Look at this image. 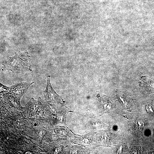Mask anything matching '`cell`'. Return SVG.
I'll use <instances>...</instances> for the list:
<instances>
[{
  "label": "cell",
  "instance_id": "4",
  "mask_svg": "<svg viewBox=\"0 0 154 154\" xmlns=\"http://www.w3.org/2000/svg\"><path fill=\"white\" fill-rule=\"evenodd\" d=\"M141 86H147V87L154 88V81L148 77H144L141 79Z\"/></svg>",
  "mask_w": 154,
  "mask_h": 154
},
{
  "label": "cell",
  "instance_id": "3",
  "mask_svg": "<svg viewBox=\"0 0 154 154\" xmlns=\"http://www.w3.org/2000/svg\"><path fill=\"white\" fill-rule=\"evenodd\" d=\"M50 76H47V85L44 92L45 99L47 103L51 105L62 104V99L53 89L50 82Z\"/></svg>",
  "mask_w": 154,
  "mask_h": 154
},
{
  "label": "cell",
  "instance_id": "6",
  "mask_svg": "<svg viewBox=\"0 0 154 154\" xmlns=\"http://www.w3.org/2000/svg\"><path fill=\"white\" fill-rule=\"evenodd\" d=\"M119 98L123 104L125 105H127L129 100L128 98L121 93L119 94Z\"/></svg>",
  "mask_w": 154,
  "mask_h": 154
},
{
  "label": "cell",
  "instance_id": "7",
  "mask_svg": "<svg viewBox=\"0 0 154 154\" xmlns=\"http://www.w3.org/2000/svg\"><path fill=\"white\" fill-rule=\"evenodd\" d=\"M146 109L147 111L149 113H153V109L152 107L149 104H148L146 106Z\"/></svg>",
  "mask_w": 154,
  "mask_h": 154
},
{
  "label": "cell",
  "instance_id": "2",
  "mask_svg": "<svg viewBox=\"0 0 154 154\" xmlns=\"http://www.w3.org/2000/svg\"><path fill=\"white\" fill-rule=\"evenodd\" d=\"M34 82H21L10 87H7L0 84L1 98L11 104H15L21 107L20 100Z\"/></svg>",
  "mask_w": 154,
  "mask_h": 154
},
{
  "label": "cell",
  "instance_id": "1",
  "mask_svg": "<svg viewBox=\"0 0 154 154\" xmlns=\"http://www.w3.org/2000/svg\"><path fill=\"white\" fill-rule=\"evenodd\" d=\"M3 70H9L19 74L32 71L30 57L27 52L15 53L13 57L2 63Z\"/></svg>",
  "mask_w": 154,
  "mask_h": 154
},
{
  "label": "cell",
  "instance_id": "5",
  "mask_svg": "<svg viewBox=\"0 0 154 154\" xmlns=\"http://www.w3.org/2000/svg\"><path fill=\"white\" fill-rule=\"evenodd\" d=\"M134 125L135 130L139 131L143 127L144 123L141 120L138 119L135 121Z\"/></svg>",
  "mask_w": 154,
  "mask_h": 154
}]
</instances>
